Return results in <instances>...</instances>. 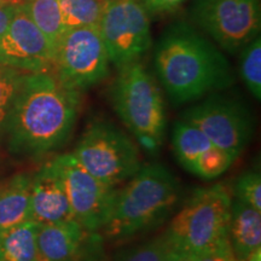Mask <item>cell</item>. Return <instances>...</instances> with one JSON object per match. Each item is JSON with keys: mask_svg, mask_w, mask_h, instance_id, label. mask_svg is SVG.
Segmentation results:
<instances>
[{"mask_svg": "<svg viewBox=\"0 0 261 261\" xmlns=\"http://www.w3.org/2000/svg\"><path fill=\"white\" fill-rule=\"evenodd\" d=\"M234 198L261 212V177L256 171H248L236 179Z\"/></svg>", "mask_w": 261, "mask_h": 261, "instance_id": "24", "label": "cell"}, {"mask_svg": "<svg viewBox=\"0 0 261 261\" xmlns=\"http://www.w3.org/2000/svg\"><path fill=\"white\" fill-rule=\"evenodd\" d=\"M104 260H106V255L98 256V257H96V259H92V260H90V261H104Z\"/></svg>", "mask_w": 261, "mask_h": 261, "instance_id": "31", "label": "cell"}, {"mask_svg": "<svg viewBox=\"0 0 261 261\" xmlns=\"http://www.w3.org/2000/svg\"><path fill=\"white\" fill-rule=\"evenodd\" d=\"M171 249L168 238L163 232L152 240L138 244L122 253L116 261H165L166 255Z\"/></svg>", "mask_w": 261, "mask_h": 261, "instance_id": "23", "label": "cell"}, {"mask_svg": "<svg viewBox=\"0 0 261 261\" xmlns=\"http://www.w3.org/2000/svg\"><path fill=\"white\" fill-rule=\"evenodd\" d=\"M197 257L198 255H196V254L171 248L167 255H166L165 261H197Z\"/></svg>", "mask_w": 261, "mask_h": 261, "instance_id": "28", "label": "cell"}, {"mask_svg": "<svg viewBox=\"0 0 261 261\" xmlns=\"http://www.w3.org/2000/svg\"><path fill=\"white\" fill-rule=\"evenodd\" d=\"M73 155L93 177L114 188L128 180L143 165L136 143L103 119L86 126Z\"/></svg>", "mask_w": 261, "mask_h": 261, "instance_id": "6", "label": "cell"}, {"mask_svg": "<svg viewBox=\"0 0 261 261\" xmlns=\"http://www.w3.org/2000/svg\"><path fill=\"white\" fill-rule=\"evenodd\" d=\"M246 261H261V248H257L256 250H254V252L248 256V259Z\"/></svg>", "mask_w": 261, "mask_h": 261, "instance_id": "29", "label": "cell"}, {"mask_svg": "<svg viewBox=\"0 0 261 261\" xmlns=\"http://www.w3.org/2000/svg\"><path fill=\"white\" fill-rule=\"evenodd\" d=\"M180 119L200 128L214 145L237 158L249 144L254 132L253 117L244 103L217 92L185 110Z\"/></svg>", "mask_w": 261, "mask_h": 261, "instance_id": "10", "label": "cell"}, {"mask_svg": "<svg viewBox=\"0 0 261 261\" xmlns=\"http://www.w3.org/2000/svg\"><path fill=\"white\" fill-rule=\"evenodd\" d=\"M39 226L40 224L31 219L0 230V261H38Z\"/></svg>", "mask_w": 261, "mask_h": 261, "instance_id": "18", "label": "cell"}, {"mask_svg": "<svg viewBox=\"0 0 261 261\" xmlns=\"http://www.w3.org/2000/svg\"><path fill=\"white\" fill-rule=\"evenodd\" d=\"M191 17L223 50L237 54L260 34V0H195Z\"/></svg>", "mask_w": 261, "mask_h": 261, "instance_id": "9", "label": "cell"}, {"mask_svg": "<svg viewBox=\"0 0 261 261\" xmlns=\"http://www.w3.org/2000/svg\"><path fill=\"white\" fill-rule=\"evenodd\" d=\"M110 61L98 25L67 29L55 50L54 73L69 89L83 92L107 79Z\"/></svg>", "mask_w": 261, "mask_h": 261, "instance_id": "7", "label": "cell"}, {"mask_svg": "<svg viewBox=\"0 0 261 261\" xmlns=\"http://www.w3.org/2000/svg\"><path fill=\"white\" fill-rule=\"evenodd\" d=\"M107 0H58L65 29L98 25Z\"/></svg>", "mask_w": 261, "mask_h": 261, "instance_id": "20", "label": "cell"}, {"mask_svg": "<svg viewBox=\"0 0 261 261\" xmlns=\"http://www.w3.org/2000/svg\"><path fill=\"white\" fill-rule=\"evenodd\" d=\"M25 2H28V0H0V4H16V5H19V4H24Z\"/></svg>", "mask_w": 261, "mask_h": 261, "instance_id": "30", "label": "cell"}, {"mask_svg": "<svg viewBox=\"0 0 261 261\" xmlns=\"http://www.w3.org/2000/svg\"><path fill=\"white\" fill-rule=\"evenodd\" d=\"M98 29L117 69L140 61L151 47L150 16L140 0H107Z\"/></svg>", "mask_w": 261, "mask_h": 261, "instance_id": "8", "label": "cell"}, {"mask_svg": "<svg viewBox=\"0 0 261 261\" xmlns=\"http://www.w3.org/2000/svg\"><path fill=\"white\" fill-rule=\"evenodd\" d=\"M180 200V182L161 163L142 165L127 184L116 189L102 236L123 242L155 230L168 219Z\"/></svg>", "mask_w": 261, "mask_h": 261, "instance_id": "3", "label": "cell"}, {"mask_svg": "<svg viewBox=\"0 0 261 261\" xmlns=\"http://www.w3.org/2000/svg\"><path fill=\"white\" fill-rule=\"evenodd\" d=\"M185 0H140L149 16L167 15L174 12Z\"/></svg>", "mask_w": 261, "mask_h": 261, "instance_id": "26", "label": "cell"}, {"mask_svg": "<svg viewBox=\"0 0 261 261\" xmlns=\"http://www.w3.org/2000/svg\"><path fill=\"white\" fill-rule=\"evenodd\" d=\"M172 146L182 168L203 180L220 177L237 159L214 145L200 128L182 119H179L173 128Z\"/></svg>", "mask_w": 261, "mask_h": 261, "instance_id": "13", "label": "cell"}, {"mask_svg": "<svg viewBox=\"0 0 261 261\" xmlns=\"http://www.w3.org/2000/svg\"><path fill=\"white\" fill-rule=\"evenodd\" d=\"M81 92L54 71L25 73L4 127L11 154L39 158L65 144L76 125Z\"/></svg>", "mask_w": 261, "mask_h": 261, "instance_id": "1", "label": "cell"}, {"mask_svg": "<svg viewBox=\"0 0 261 261\" xmlns=\"http://www.w3.org/2000/svg\"><path fill=\"white\" fill-rule=\"evenodd\" d=\"M31 178L18 173L0 188V230L32 219Z\"/></svg>", "mask_w": 261, "mask_h": 261, "instance_id": "17", "label": "cell"}, {"mask_svg": "<svg viewBox=\"0 0 261 261\" xmlns=\"http://www.w3.org/2000/svg\"><path fill=\"white\" fill-rule=\"evenodd\" d=\"M52 161L63 181L73 219L90 232H100L112 210L116 188L93 177L73 152L58 155Z\"/></svg>", "mask_w": 261, "mask_h": 261, "instance_id": "11", "label": "cell"}, {"mask_svg": "<svg viewBox=\"0 0 261 261\" xmlns=\"http://www.w3.org/2000/svg\"><path fill=\"white\" fill-rule=\"evenodd\" d=\"M231 204L232 192L223 182L195 190L165 231L171 248L198 255L226 238Z\"/></svg>", "mask_w": 261, "mask_h": 261, "instance_id": "5", "label": "cell"}, {"mask_svg": "<svg viewBox=\"0 0 261 261\" xmlns=\"http://www.w3.org/2000/svg\"><path fill=\"white\" fill-rule=\"evenodd\" d=\"M24 75V71L0 65V136L4 135L6 120Z\"/></svg>", "mask_w": 261, "mask_h": 261, "instance_id": "22", "label": "cell"}, {"mask_svg": "<svg viewBox=\"0 0 261 261\" xmlns=\"http://www.w3.org/2000/svg\"><path fill=\"white\" fill-rule=\"evenodd\" d=\"M23 6L34 24L45 35L54 50H56L58 42L67 31L58 0H28Z\"/></svg>", "mask_w": 261, "mask_h": 261, "instance_id": "19", "label": "cell"}, {"mask_svg": "<svg viewBox=\"0 0 261 261\" xmlns=\"http://www.w3.org/2000/svg\"><path fill=\"white\" fill-rule=\"evenodd\" d=\"M234 260L232 250H231L228 238H224L220 242L208 248L207 250L198 254L197 261H232Z\"/></svg>", "mask_w": 261, "mask_h": 261, "instance_id": "25", "label": "cell"}, {"mask_svg": "<svg viewBox=\"0 0 261 261\" xmlns=\"http://www.w3.org/2000/svg\"><path fill=\"white\" fill-rule=\"evenodd\" d=\"M54 47L29 17L23 4L18 5L0 39V65L24 73H41L54 70Z\"/></svg>", "mask_w": 261, "mask_h": 261, "instance_id": "12", "label": "cell"}, {"mask_svg": "<svg viewBox=\"0 0 261 261\" xmlns=\"http://www.w3.org/2000/svg\"><path fill=\"white\" fill-rule=\"evenodd\" d=\"M154 63L158 79L175 106L200 100L234 83L232 68L223 52L182 21L162 33Z\"/></svg>", "mask_w": 261, "mask_h": 261, "instance_id": "2", "label": "cell"}, {"mask_svg": "<svg viewBox=\"0 0 261 261\" xmlns=\"http://www.w3.org/2000/svg\"><path fill=\"white\" fill-rule=\"evenodd\" d=\"M17 8L16 4H0V39L5 34Z\"/></svg>", "mask_w": 261, "mask_h": 261, "instance_id": "27", "label": "cell"}, {"mask_svg": "<svg viewBox=\"0 0 261 261\" xmlns=\"http://www.w3.org/2000/svg\"><path fill=\"white\" fill-rule=\"evenodd\" d=\"M32 220L40 225L73 219L63 181L52 160L31 178Z\"/></svg>", "mask_w": 261, "mask_h": 261, "instance_id": "15", "label": "cell"}, {"mask_svg": "<svg viewBox=\"0 0 261 261\" xmlns=\"http://www.w3.org/2000/svg\"><path fill=\"white\" fill-rule=\"evenodd\" d=\"M232 261H237V260H232Z\"/></svg>", "mask_w": 261, "mask_h": 261, "instance_id": "32", "label": "cell"}, {"mask_svg": "<svg viewBox=\"0 0 261 261\" xmlns=\"http://www.w3.org/2000/svg\"><path fill=\"white\" fill-rule=\"evenodd\" d=\"M227 238L234 260L246 261L261 248V212L232 198Z\"/></svg>", "mask_w": 261, "mask_h": 261, "instance_id": "16", "label": "cell"}, {"mask_svg": "<svg viewBox=\"0 0 261 261\" xmlns=\"http://www.w3.org/2000/svg\"><path fill=\"white\" fill-rule=\"evenodd\" d=\"M37 249L38 261H90L104 255V237L74 219L40 225Z\"/></svg>", "mask_w": 261, "mask_h": 261, "instance_id": "14", "label": "cell"}, {"mask_svg": "<svg viewBox=\"0 0 261 261\" xmlns=\"http://www.w3.org/2000/svg\"><path fill=\"white\" fill-rule=\"evenodd\" d=\"M241 52L240 75L247 90L255 99L261 98V39L259 35L248 42Z\"/></svg>", "mask_w": 261, "mask_h": 261, "instance_id": "21", "label": "cell"}, {"mask_svg": "<svg viewBox=\"0 0 261 261\" xmlns=\"http://www.w3.org/2000/svg\"><path fill=\"white\" fill-rule=\"evenodd\" d=\"M110 99L114 110L148 154L161 150L167 130L166 103L158 80L140 61L119 68Z\"/></svg>", "mask_w": 261, "mask_h": 261, "instance_id": "4", "label": "cell"}]
</instances>
